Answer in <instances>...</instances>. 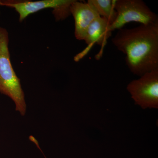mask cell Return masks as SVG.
Masks as SVG:
<instances>
[{
	"label": "cell",
	"mask_w": 158,
	"mask_h": 158,
	"mask_svg": "<svg viewBox=\"0 0 158 158\" xmlns=\"http://www.w3.org/2000/svg\"><path fill=\"white\" fill-rule=\"evenodd\" d=\"M112 41L125 55L126 63L134 74L141 77L158 69V22L119 29Z\"/></svg>",
	"instance_id": "6da1fadb"
},
{
	"label": "cell",
	"mask_w": 158,
	"mask_h": 158,
	"mask_svg": "<svg viewBox=\"0 0 158 158\" xmlns=\"http://www.w3.org/2000/svg\"><path fill=\"white\" fill-rule=\"evenodd\" d=\"M9 43L8 31L0 27V93L11 99L16 111L24 116L27 110L25 95L11 64Z\"/></svg>",
	"instance_id": "7a4b0ae2"
},
{
	"label": "cell",
	"mask_w": 158,
	"mask_h": 158,
	"mask_svg": "<svg viewBox=\"0 0 158 158\" xmlns=\"http://www.w3.org/2000/svg\"><path fill=\"white\" fill-rule=\"evenodd\" d=\"M114 7L117 17L110 25L112 32L121 29L127 23L132 22L142 25L158 22L157 15L142 0H115Z\"/></svg>",
	"instance_id": "3957f363"
},
{
	"label": "cell",
	"mask_w": 158,
	"mask_h": 158,
	"mask_svg": "<svg viewBox=\"0 0 158 158\" xmlns=\"http://www.w3.org/2000/svg\"><path fill=\"white\" fill-rule=\"evenodd\" d=\"M73 0H0V6L13 8L19 15V21L22 22L30 15L43 9L52 8L57 21L66 19L70 15V7Z\"/></svg>",
	"instance_id": "277c9868"
},
{
	"label": "cell",
	"mask_w": 158,
	"mask_h": 158,
	"mask_svg": "<svg viewBox=\"0 0 158 158\" xmlns=\"http://www.w3.org/2000/svg\"><path fill=\"white\" fill-rule=\"evenodd\" d=\"M135 104L142 109H158V69L131 81L127 87Z\"/></svg>",
	"instance_id": "5b68a950"
},
{
	"label": "cell",
	"mask_w": 158,
	"mask_h": 158,
	"mask_svg": "<svg viewBox=\"0 0 158 158\" xmlns=\"http://www.w3.org/2000/svg\"><path fill=\"white\" fill-rule=\"evenodd\" d=\"M71 15L75 21V37L79 40H84L89 26L99 15L89 2L73 0L70 7Z\"/></svg>",
	"instance_id": "8992f818"
},
{
	"label": "cell",
	"mask_w": 158,
	"mask_h": 158,
	"mask_svg": "<svg viewBox=\"0 0 158 158\" xmlns=\"http://www.w3.org/2000/svg\"><path fill=\"white\" fill-rule=\"evenodd\" d=\"M111 23L106 19L98 16L89 26L84 39L87 48L74 57L75 61H78L88 53L94 44L104 47L107 40L112 35L110 29Z\"/></svg>",
	"instance_id": "52a82bcc"
},
{
	"label": "cell",
	"mask_w": 158,
	"mask_h": 158,
	"mask_svg": "<svg viewBox=\"0 0 158 158\" xmlns=\"http://www.w3.org/2000/svg\"><path fill=\"white\" fill-rule=\"evenodd\" d=\"M95 9L99 16L107 20L112 24L117 17L114 7L115 0H88Z\"/></svg>",
	"instance_id": "ba28073f"
}]
</instances>
